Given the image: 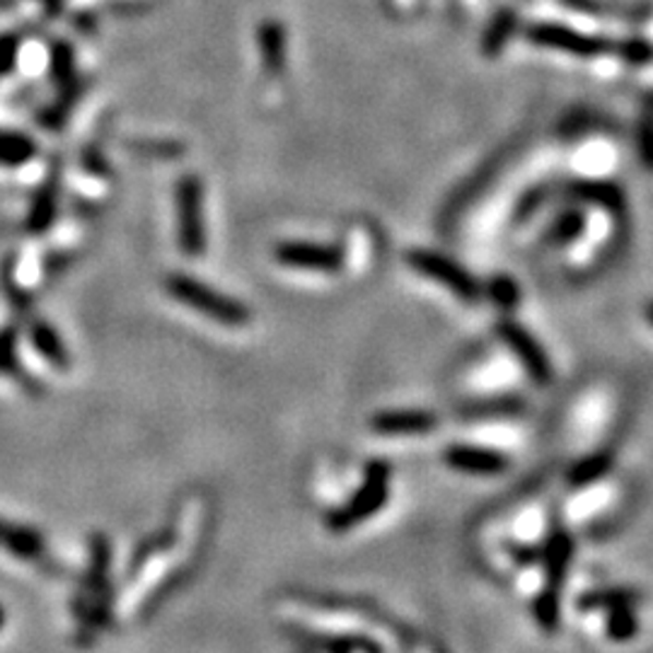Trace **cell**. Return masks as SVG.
Instances as JSON below:
<instances>
[{
	"label": "cell",
	"instance_id": "cell-11",
	"mask_svg": "<svg viewBox=\"0 0 653 653\" xmlns=\"http://www.w3.org/2000/svg\"><path fill=\"white\" fill-rule=\"evenodd\" d=\"M436 426V416L428 412H385L373 419V428L387 436H407V434H424V431Z\"/></svg>",
	"mask_w": 653,
	"mask_h": 653
},
{
	"label": "cell",
	"instance_id": "cell-23",
	"mask_svg": "<svg viewBox=\"0 0 653 653\" xmlns=\"http://www.w3.org/2000/svg\"><path fill=\"white\" fill-rule=\"evenodd\" d=\"M17 371V329H0V373Z\"/></svg>",
	"mask_w": 653,
	"mask_h": 653
},
{
	"label": "cell",
	"instance_id": "cell-13",
	"mask_svg": "<svg viewBox=\"0 0 653 653\" xmlns=\"http://www.w3.org/2000/svg\"><path fill=\"white\" fill-rule=\"evenodd\" d=\"M639 603L641 595L632 589H605L585 593L579 601V607L583 613H613L622 610V607H637Z\"/></svg>",
	"mask_w": 653,
	"mask_h": 653
},
{
	"label": "cell",
	"instance_id": "cell-16",
	"mask_svg": "<svg viewBox=\"0 0 653 653\" xmlns=\"http://www.w3.org/2000/svg\"><path fill=\"white\" fill-rule=\"evenodd\" d=\"M37 155V143L17 131H0V165L20 168Z\"/></svg>",
	"mask_w": 653,
	"mask_h": 653
},
{
	"label": "cell",
	"instance_id": "cell-2",
	"mask_svg": "<svg viewBox=\"0 0 653 653\" xmlns=\"http://www.w3.org/2000/svg\"><path fill=\"white\" fill-rule=\"evenodd\" d=\"M168 291L180 303L194 307L196 313H204L226 327H245L250 323V310L245 305L232 301V298L218 293L214 289H208V286L192 279V276H184V274L170 276Z\"/></svg>",
	"mask_w": 653,
	"mask_h": 653
},
{
	"label": "cell",
	"instance_id": "cell-25",
	"mask_svg": "<svg viewBox=\"0 0 653 653\" xmlns=\"http://www.w3.org/2000/svg\"><path fill=\"white\" fill-rule=\"evenodd\" d=\"M617 53L629 63H649L653 61V47L644 39H627V41H617Z\"/></svg>",
	"mask_w": 653,
	"mask_h": 653
},
{
	"label": "cell",
	"instance_id": "cell-30",
	"mask_svg": "<svg viewBox=\"0 0 653 653\" xmlns=\"http://www.w3.org/2000/svg\"><path fill=\"white\" fill-rule=\"evenodd\" d=\"M3 625H5V610H3V605H0V629H3Z\"/></svg>",
	"mask_w": 653,
	"mask_h": 653
},
{
	"label": "cell",
	"instance_id": "cell-4",
	"mask_svg": "<svg viewBox=\"0 0 653 653\" xmlns=\"http://www.w3.org/2000/svg\"><path fill=\"white\" fill-rule=\"evenodd\" d=\"M177 230H180V247L190 257H198L206 250L204 226V190L196 174H184L177 182Z\"/></svg>",
	"mask_w": 653,
	"mask_h": 653
},
{
	"label": "cell",
	"instance_id": "cell-18",
	"mask_svg": "<svg viewBox=\"0 0 653 653\" xmlns=\"http://www.w3.org/2000/svg\"><path fill=\"white\" fill-rule=\"evenodd\" d=\"M613 452L607 450H601V452H593V456L579 460L573 468L569 470V484L573 486H585V484H593L601 477H605L607 472L613 470Z\"/></svg>",
	"mask_w": 653,
	"mask_h": 653
},
{
	"label": "cell",
	"instance_id": "cell-12",
	"mask_svg": "<svg viewBox=\"0 0 653 653\" xmlns=\"http://www.w3.org/2000/svg\"><path fill=\"white\" fill-rule=\"evenodd\" d=\"M29 339L35 349L41 353V359L51 363L53 368L65 371L71 365L69 351L63 347V339L59 337V331L53 329L49 323H41V319H35L29 329Z\"/></svg>",
	"mask_w": 653,
	"mask_h": 653
},
{
	"label": "cell",
	"instance_id": "cell-21",
	"mask_svg": "<svg viewBox=\"0 0 653 653\" xmlns=\"http://www.w3.org/2000/svg\"><path fill=\"white\" fill-rule=\"evenodd\" d=\"M513 25H516V15L511 13H501L494 20V25L489 27V32H486V39H484V51L489 53V57L492 53L501 51L506 37L513 32Z\"/></svg>",
	"mask_w": 653,
	"mask_h": 653
},
{
	"label": "cell",
	"instance_id": "cell-29",
	"mask_svg": "<svg viewBox=\"0 0 653 653\" xmlns=\"http://www.w3.org/2000/svg\"><path fill=\"white\" fill-rule=\"evenodd\" d=\"M646 317H649V323L653 325V301L646 305Z\"/></svg>",
	"mask_w": 653,
	"mask_h": 653
},
{
	"label": "cell",
	"instance_id": "cell-10",
	"mask_svg": "<svg viewBox=\"0 0 653 653\" xmlns=\"http://www.w3.org/2000/svg\"><path fill=\"white\" fill-rule=\"evenodd\" d=\"M446 462L452 470L468 474H499L508 468L506 458L496 450L472 448V446H456L446 450Z\"/></svg>",
	"mask_w": 653,
	"mask_h": 653
},
{
	"label": "cell",
	"instance_id": "cell-26",
	"mask_svg": "<svg viewBox=\"0 0 653 653\" xmlns=\"http://www.w3.org/2000/svg\"><path fill=\"white\" fill-rule=\"evenodd\" d=\"M17 57H20V37L17 35L0 37V77L15 69Z\"/></svg>",
	"mask_w": 653,
	"mask_h": 653
},
{
	"label": "cell",
	"instance_id": "cell-3",
	"mask_svg": "<svg viewBox=\"0 0 653 653\" xmlns=\"http://www.w3.org/2000/svg\"><path fill=\"white\" fill-rule=\"evenodd\" d=\"M387 492H390V464L373 462L368 472H365L361 489L353 494V499L329 516V530L344 533V530L353 525H361L363 520H368L375 511H380L383 504L387 501Z\"/></svg>",
	"mask_w": 653,
	"mask_h": 653
},
{
	"label": "cell",
	"instance_id": "cell-15",
	"mask_svg": "<svg viewBox=\"0 0 653 653\" xmlns=\"http://www.w3.org/2000/svg\"><path fill=\"white\" fill-rule=\"evenodd\" d=\"M57 194H59L57 177H51V180H47V184H44L39 194L35 196V204H32L27 216V228L32 232H37V235L44 230H49L53 218H57Z\"/></svg>",
	"mask_w": 653,
	"mask_h": 653
},
{
	"label": "cell",
	"instance_id": "cell-5",
	"mask_svg": "<svg viewBox=\"0 0 653 653\" xmlns=\"http://www.w3.org/2000/svg\"><path fill=\"white\" fill-rule=\"evenodd\" d=\"M407 259L416 271H422L424 276H428V279H434L440 286H446L448 291L460 295L462 301L474 303L482 295L477 279H472V276L462 267H458L456 262L440 257V254H436V252L414 250V252H409Z\"/></svg>",
	"mask_w": 653,
	"mask_h": 653
},
{
	"label": "cell",
	"instance_id": "cell-24",
	"mask_svg": "<svg viewBox=\"0 0 653 653\" xmlns=\"http://www.w3.org/2000/svg\"><path fill=\"white\" fill-rule=\"evenodd\" d=\"M639 155L644 168L653 172V107L639 121Z\"/></svg>",
	"mask_w": 653,
	"mask_h": 653
},
{
	"label": "cell",
	"instance_id": "cell-7",
	"mask_svg": "<svg viewBox=\"0 0 653 653\" xmlns=\"http://www.w3.org/2000/svg\"><path fill=\"white\" fill-rule=\"evenodd\" d=\"M499 335L506 341V347L516 353L518 361L523 363V368L530 373V378H533L537 385L552 383L549 359L533 335H528L523 327L511 323V319H506V323L499 325Z\"/></svg>",
	"mask_w": 653,
	"mask_h": 653
},
{
	"label": "cell",
	"instance_id": "cell-27",
	"mask_svg": "<svg viewBox=\"0 0 653 653\" xmlns=\"http://www.w3.org/2000/svg\"><path fill=\"white\" fill-rule=\"evenodd\" d=\"M492 298L501 307H516L518 305V286L511 279H496L492 283Z\"/></svg>",
	"mask_w": 653,
	"mask_h": 653
},
{
	"label": "cell",
	"instance_id": "cell-1",
	"mask_svg": "<svg viewBox=\"0 0 653 653\" xmlns=\"http://www.w3.org/2000/svg\"><path fill=\"white\" fill-rule=\"evenodd\" d=\"M573 557V540L567 533H555L549 537L547 547L542 549V559H545V589L535 601V619L545 632H555L559 625V597H561V583L567 577V569Z\"/></svg>",
	"mask_w": 653,
	"mask_h": 653
},
{
	"label": "cell",
	"instance_id": "cell-20",
	"mask_svg": "<svg viewBox=\"0 0 653 653\" xmlns=\"http://www.w3.org/2000/svg\"><path fill=\"white\" fill-rule=\"evenodd\" d=\"M583 223H585V218L581 211H567L564 216H559L555 228H552V232H549V238L555 240L557 245H567V242H573L581 235Z\"/></svg>",
	"mask_w": 653,
	"mask_h": 653
},
{
	"label": "cell",
	"instance_id": "cell-8",
	"mask_svg": "<svg viewBox=\"0 0 653 653\" xmlns=\"http://www.w3.org/2000/svg\"><path fill=\"white\" fill-rule=\"evenodd\" d=\"M276 259L283 267L307 269V271H339L341 252L335 247L313 245V242H286L276 250Z\"/></svg>",
	"mask_w": 653,
	"mask_h": 653
},
{
	"label": "cell",
	"instance_id": "cell-6",
	"mask_svg": "<svg viewBox=\"0 0 653 653\" xmlns=\"http://www.w3.org/2000/svg\"><path fill=\"white\" fill-rule=\"evenodd\" d=\"M528 37L540 47L557 49L564 53H573V57H603V53H617V44L581 35L577 29L561 27V25H535L528 32Z\"/></svg>",
	"mask_w": 653,
	"mask_h": 653
},
{
	"label": "cell",
	"instance_id": "cell-28",
	"mask_svg": "<svg viewBox=\"0 0 653 653\" xmlns=\"http://www.w3.org/2000/svg\"><path fill=\"white\" fill-rule=\"evenodd\" d=\"M44 5H47V10L51 15H57L61 10V0H44Z\"/></svg>",
	"mask_w": 653,
	"mask_h": 653
},
{
	"label": "cell",
	"instance_id": "cell-17",
	"mask_svg": "<svg viewBox=\"0 0 653 653\" xmlns=\"http://www.w3.org/2000/svg\"><path fill=\"white\" fill-rule=\"evenodd\" d=\"M577 196L583 198V202H589V204L603 206L613 214L622 211V208H625V194L613 182H581L577 186Z\"/></svg>",
	"mask_w": 653,
	"mask_h": 653
},
{
	"label": "cell",
	"instance_id": "cell-14",
	"mask_svg": "<svg viewBox=\"0 0 653 653\" xmlns=\"http://www.w3.org/2000/svg\"><path fill=\"white\" fill-rule=\"evenodd\" d=\"M262 61L271 75L283 73L286 65V35L279 22H264L259 27Z\"/></svg>",
	"mask_w": 653,
	"mask_h": 653
},
{
	"label": "cell",
	"instance_id": "cell-22",
	"mask_svg": "<svg viewBox=\"0 0 653 653\" xmlns=\"http://www.w3.org/2000/svg\"><path fill=\"white\" fill-rule=\"evenodd\" d=\"M51 73L59 85L73 83V51L69 44H57L51 51Z\"/></svg>",
	"mask_w": 653,
	"mask_h": 653
},
{
	"label": "cell",
	"instance_id": "cell-9",
	"mask_svg": "<svg viewBox=\"0 0 653 653\" xmlns=\"http://www.w3.org/2000/svg\"><path fill=\"white\" fill-rule=\"evenodd\" d=\"M0 547L25 561H39L47 555V542L37 528L10 523L5 518H0Z\"/></svg>",
	"mask_w": 653,
	"mask_h": 653
},
{
	"label": "cell",
	"instance_id": "cell-19",
	"mask_svg": "<svg viewBox=\"0 0 653 653\" xmlns=\"http://www.w3.org/2000/svg\"><path fill=\"white\" fill-rule=\"evenodd\" d=\"M639 632V619L634 615V607H622V610H613L607 617V637L615 641H629Z\"/></svg>",
	"mask_w": 653,
	"mask_h": 653
}]
</instances>
